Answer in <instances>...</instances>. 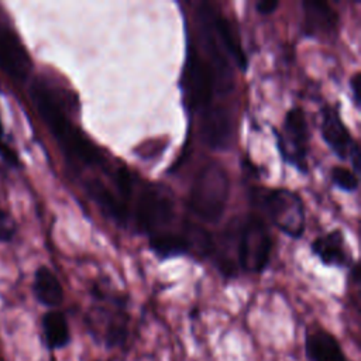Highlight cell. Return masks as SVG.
I'll return each instance as SVG.
<instances>
[{
	"label": "cell",
	"instance_id": "6",
	"mask_svg": "<svg viewBox=\"0 0 361 361\" xmlns=\"http://www.w3.org/2000/svg\"><path fill=\"white\" fill-rule=\"evenodd\" d=\"M251 204L262 212L281 233L299 240L306 228L305 203L299 193L286 188H251Z\"/></svg>",
	"mask_w": 361,
	"mask_h": 361
},
{
	"label": "cell",
	"instance_id": "11",
	"mask_svg": "<svg viewBox=\"0 0 361 361\" xmlns=\"http://www.w3.org/2000/svg\"><path fill=\"white\" fill-rule=\"evenodd\" d=\"M302 34L307 38H323L337 32L338 14L327 3L320 0H303Z\"/></svg>",
	"mask_w": 361,
	"mask_h": 361
},
{
	"label": "cell",
	"instance_id": "17",
	"mask_svg": "<svg viewBox=\"0 0 361 361\" xmlns=\"http://www.w3.org/2000/svg\"><path fill=\"white\" fill-rule=\"evenodd\" d=\"M330 178H331V182L334 186H337L338 189H341L347 193L355 192L360 186L358 175L355 172H353L351 168L333 166L330 171Z\"/></svg>",
	"mask_w": 361,
	"mask_h": 361
},
{
	"label": "cell",
	"instance_id": "18",
	"mask_svg": "<svg viewBox=\"0 0 361 361\" xmlns=\"http://www.w3.org/2000/svg\"><path fill=\"white\" fill-rule=\"evenodd\" d=\"M0 158L11 168H20L21 166L18 152L11 147V144L6 138L1 117H0Z\"/></svg>",
	"mask_w": 361,
	"mask_h": 361
},
{
	"label": "cell",
	"instance_id": "13",
	"mask_svg": "<svg viewBox=\"0 0 361 361\" xmlns=\"http://www.w3.org/2000/svg\"><path fill=\"white\" fill-rule=\"evenodd\" d=\"M312 254L317 257L324 265L350 268L353 265L351 252L345 243L341 230L334 228L317 238L310 244Z\"/></svg>",
	"mask_w": 361,
	"mask_h": 361
},
{
	"label": "cell",
	"instance_id": "1",
	"mask_svg": "<svg viewBox=\"0 0 361 361\" xmlns=\"http://www.w3.org/2000/svg\"><path fill=\"white\" fill-rule=\"evenodd\" d=\"M28 96L71 169L80 172L102 168L110 173L103 151L72 120L71 100L62 89L44 78H35L30 83Z\"/></svg>",
	"mask_w": 361,
	"mask_h": 361
},
{
	"label": "cell",
	"instance_id": "12",
	"mask_svg": "<svg viewBox=\"0 0 361 361\" xmlns=\"http://www.w3.org/2000/svg\"><path fill=\"white\" fill-rule=\"evenodd\" d=\"M83 188L89 199L99 207L102 214L121 227H127L130 224V209L114 189L100 179H87Z\"/></svg>",
	"mask_w": 361,
	"mask_h": 361
},
{
	"label": "cell",
	"instance_id": "16",
	"mask_svg": "<svg viewBox=\"0 0 361 361\" xmlns=\"http://www.w3.org/2000/svg\"><path fill=\"white\" fill-rule=\"evenodd\" d=\"M42 333L47 345L51 350L63 348L71 341L69 326L65 314L59 310H49L41 320Z\"/></svg>",
	"mask_w": 361,
	"mask_h": 361
},
{
	"label": "cell",
	"instance_id": "20",
	"mask_svg": "<svg viewBox=\"0 0 361 361\" xmlns=\"http://www.w3.org/2000/svg\"><path fill=\"white\" fill-rule=\"evenodd\" d=\"M278 0H261L255 3V10L261 16H271L278 7H279Z\"/></svg>",
	"mask_w": 361,
	"mask_h": 361
},
{
	"label": "cell",
	"instance_id": "10",
	"mask_svg": "<svg viewBox=\"0 0 361 361\" xmlns=\"http://www.w3.org/2000/svg\"><path fill=\"white\" fill-rule=\"evenodd\" d=\"M199 114V133L203 142L212 149L228 148L233 138V120L227 109L213 104Z\"/></svg>",
	"mask_w": 361,
	"mask_h": 361
},
{
	"label": "cell",
	"instance_id": "19",
	"mask_svg": "<svg viewBox=\"0 0 361 361\" xmlns=\"http://www.w3.org/2000/svg\"><path fill=\"white\" fill-rule=\"evenodd\" d=\"M17 234V223L13 216L0 207V243L7 244L14 240Z\"/></svg>",
	"mask_w": 361,
	"mask_h": 361
},
{
	"label": "cell",
	"instance_id": "14",
	"mask_svg": "<svg viewBox=\"0 0 361 361\" xmlns=\"http://www.w3.org/2000/svg\"><path fill=\"white\" fill-rule=\"evenodd\" d=\"M305 351L309 361H351L344 354L338 340L323 329L307 333Z\"/></svg>",
	"mask_w": 361,
	"mask_h": 361
},
{
	"label": "cell",
	"instance_id": "21",
	"mask_svg": "<svg viewBox=\"0 0 361 361\" xmlns=\"http://www.w3.org/2000/svg\"><path fill=\"white\" fill-rule=\"evenodd\" d=\"M360 82H361L360 73L355 72L350 79V90H351V96L355 107H360Z\"/></svg>",
	"mask_w": 361,
	"mask_h": 361
},
{
	"label": "cell",
	"instance_id": "4",
	"mask_svg": "<svg viewBox=\"0 0 361 361\" xmlns=\"http://www.w3.org/2000/svg\"><path fill=\"white\" fill-rule=\"evenodd\" d=\"M180 89L186 109L192 113H202L213 106L216 93L226 94L233 89V75L217 69L195 44H189L180 75Z\"/></svg>",
	"mask_w": 361,
	"mask_h": 361
},
{
	"label": "cell",
	"instance_id": "9",
	"mask_svg": "<svg viewBox=\"0 0 361 361\" xmlns=\"http://www.w3.org/2000/svg\"><path fill=\"white\" fill-rule=\"evenodd\" d=\"M320 133L323 141L341 161H348L354 148L358 147V142L353 138L350 130L343 121L337 106L326 104L323 107Z\"/></svg>",
	"mask_w": 361,
	"mask_h": 361
},
{
	"label": "cell",
	"instance_id": "7",
	"mask_svg": "<svg viewBox=\"0 0 361 361\" xmlns=\"http://www.w3.org/2000/svg\"><path fill=\"white\" fill-rule=\"evenodd\" d=\"M274 133L282 161L300 173H307L310 131L303 109L299 106L290 107L283 117L281 131L275 130Z\"/></svg>",
	"mask_w": 361,
	"mask_h": 361
},
{
	"label": "cell",
	"instance_id": "3",
	"mask_svg": "<svg viewBox=\"0 0 361 361\" xmlns=\"http://www.w3.org/2000/svg\"><path fill=\"white\" fill-rule=\"evenodd\" d=\"M130 202V223L148 238V243L182 231L189 221L180 220L176 200L168 186L158 182H141Z\"/></svg>",
	"mask_w": 361,
	"mask_h": 361
},
{
	"label": "cell",
	"instance_id": "15",
	"mask_svg": "<svg viewBox=\"0 0 361 361\" xmlns=\"http://www.w3.org/2000/svg\"><path fill=\"white\" fill-rule=\"evenodd\" d=\"M32 292L35 299L49 309H55L63 302V288L55 272L47 265L35 269Z\"/></svg>",
	"mask_w": 361,
	"mask_h": 361
},
{
	"label": "cell",
	"instance_id": "2",
	"mask_svg": "<svg viewBox=\"0 0 361 361\" xmlns=\"http://www.w3.org/2000/svg\"><path fill=\"white\" fill-rule=\"evenodd\" d=\"M219 247L217 258L233 248L231 261L235 269L247 274H261L267 269L272 252V235L267 221L257 214H247L243 220L231 221L223 231L219 244L213 240V250Z\"/></svg>",
	"mask_w": 361,
	"mask_h": 361
},
{
	"label": "cell",
	"instance_id": "5",
	"mask_svg": "<svg viewBox=\"0 0 361 361\" xmlns=\"http://www.w3.org/2000/svg\"><path fill=\"white\" fill-rule=\"evenodd\" d=\"M228 197V173L220 162L210 161L195 175L186 206L189 212L200 221L214 224L223 217Z\"/></svg>",
	"mask_w": 361,
	"mask_h": 361
},
{
	"label": "cell",
	"instance_id": "8",
	"mask_svg": "<svg viewBox=\"0 0 361 361\" xmlns=\"http://www.w3.org/2000/svg\"><path fill=\"white\" fill-rule=\"evenodd\" d=\"M0 71L16 83H25L32 72V59L16 30L0 24Z\"/></svg>",
	"mask_w": 361,
	"mask_h": 361
}]
</instances>
